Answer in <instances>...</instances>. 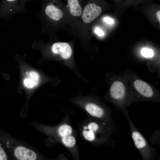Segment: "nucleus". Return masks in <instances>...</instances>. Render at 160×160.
<instances>
[{"instance_id":"obj_1","label":"nucleus","mask_w":160,"mask_h":160,"mask_svg":"<svg viewBox=\"0 0 160 160\" xmlns=\"http://www.w3.org/2000/svg\"><path fill=\"white\" fill-rule=\"evenodd\" d=\"M41 10L36 15L40 20L42 31L47 33L51 38L55 37L56 33L63 25L67 13L62 0H43Z\"/></svg>"},{"instance_id":"obj_20","label":"nucleus","mask_w":160,"mask_h":160,"mask_svg":"<svg viewBox=\"0 0 160 160\" xmlns=\"http://www.w3.org/2000/svg\"><path fill=\"white\" fill-rule=\"evenodd\" d=\"M116 0V1H117V0Z\"/></svg>"},{"instance_id":"obj_7","label":"nucleus","mask_w":160,"mask_h":160,"mask_svg":"<svg viewBox=\"0 0 160 160\" xmlns=\"http://www.w3.org/2000/svg\"><path fill=\"white\" fill-rule=\"evenodd\" d=\"M50 50L52 54L59 55L64 59L70 58L72 54L71 46L65 42H55L51 44Z\"/></svg>"},{"instance_id":"obj_9","label":"nucleus","mask_w":160,"mask_h":160,"mask_svg":"<svg viewBox=\"0 0 160 160\" xmlns=\"http://www.w3.org/2000/svg\"><path fill=\"white\" fill-rule=\"evenodd\" d=\"M14 156L19 160H34L38 158L36 153L34 151L22 145H18L13 149Z\"/></svg>"},{"instance_id":"obj_6","label":"nucleus","mask_w":160,"mask_h":160,"mask_svg":"<svg viewBox=\"0 0 160 160\" xmlns=\"http://www.w3.org/2000/svg\"><path fill=\"white\" fill-rule=\"evenodd\" d=\"M84 109L92 118L108 122V113L96 104L91 102L87 103L84 105Z\"/></svg>"},{"instance_id":"obj_10","label":"nucleus","mask_w":160,"mask_h":160,"mask_svg":"<svg viewBox=\"0 0 160 160\" xmlns=\"http://www.w3.org/2000/svg\"><path fill=\"white\" fill-rule=\"evenodd\" d=\"M125 93V88L123 84L120 81H116L112 84L110 89L111 97L115 100L122 99Z\"/></svg>"},{"instance_id":"obj_12","label":"nucleus","mask_w":160,"mask_h":160,"mask_svg":"<svg viewBox=\"0 0 160 160\" xmlns=\"http://www.w3.org/2000/svg\"><path fill=\"white\" fill-rule=\"evenodd\" d=\"M26 77L23 81V84L27 88L31 89L36 85L39 83V74L35 71H30L27 73Z\"/></svg>"},{"instance_id":"obj_4","label":"nucleus","mask_w":160,"mask_h":160,"mask_svg":"<svg viewBox=\"0 0 160 160\" xmlns=\"http://www.w3.org/2000/svg\"><path fill=\"white\" fill-rule=\"evenodd\" d=\"M34 0H1L0 3V18L8 21L17 13L28 12L25 8V5L28 1Z\"/></svg>"},{"instance_id":"obj_2","label":"nucleus","mask_w":160,"mask_h":160,"mask_svg":"<svg viewBox=\"0 0 160 160\" xmlns=\"http://www.w3.org/2000/svg\"><path fill=\"white\" fill-rule=\"evenodd\" d=\"M43 130L50 137L67 148L74 158L78 159L79 156L76 133L68 120H64L55 127H45Z\"/></svg>"},{"instance_id":"obj_15","label":"nucleus","mask_w":160,"mask_h":160,"mask_svg":"<svg viewBox=\"0 0 160 160\" xmlns=\"http://www.w3.org/2000/svg\"><path fill=\"white\" fill-rule=\"evenodd\" d=\"M141 53L142 55L146 57H151L153 55V52L152 50L147 48L143 49Z\"/></svg>"},{"instance_id":"obj_17","label":"nucleus","mask_w":160,"mask_h":160,"mask_svg":"<svg viewBox=\"0 0 160 160\" xmlns=\"http://www.w3.org/2000/svg\"><path fill=\"white\" fill-rule=\"evenodd\" d=\"M103 20L105 23L108 24H111L114 22L113 20L109 17H105L103 18Z\"/></svg>"},{"instance_id":"obj_14","label":"nucleus","mask_w":160,"mask_h":160,"mask_svg":"<svg viewBox=\"0 0 160 160\" xmlns=\"http://www.w3.org/2000/svg\"><path fill=\"white\" fill-rule=\"evenodd\" d=\"M8 159L7 154L0 143V160H6Z\"/></svg>"},{"instance_id":"obj_13","label":"nucleus","mask_w":160,"mask_h":160,"mask_svg":"<svg viewBox=\"0 0 160 160\" xmlns=\"http://www.w3.org/2000/svg\"><path fill=\"white\" fill-rule=\"evenodd\" d=\"M132 138L136 148L139 150L144 149L147 146L146 141L138 131L134 130L132 133Z\"/></svg>"},{"instance_id":"obj_19","label":"nucleus","mask_w":160,"mask_h":160,"mask_svg":"<svg viewBox=\"0 0 160 160\" xmlns=\"http://www.w3.org/2000/svg\"><path fill=\"white\" fill-rule=\"evenodd\" d=\"M131 0V1H137V0Z\"/></svg>"},{"instance_id":"obj_16","label":"nucleus","mask_w":160,"mask_h":160,"mask_svg":"<svg viewBox=\"0 0 160 160\" xmlns=\"http://www.w3.org/2000/svg\"><path fill=\"white\" fill-rule=\"evenodd\" d=\"M94 31L95 33L100 37L103 36L104 35L103 31L98 27H95Z\"/></svg>"},{"instance_id":"obj_18","label":"nucleus","mask_w":160,"mask_h":160,"mask_svg":"<svg viewBox=\"0 0 160 160\" xmlns=\"http://www.w3.org/2000/svg\"><path fill=\"white\" fill-rule=\"evenodd\" d=\"M160 11L159 10L157 12L156 16H157V17L158 19V20L159 21V22H160Z\"/></svg>"},{"instance_id":"obj_5","label":"nucleus","mask_w":160,"mask_h":160,"mask_svg":"<svg viewBox=\"0 0 160 160\" xmlns=\"http://www.w3.org/2000/svg\"><path fill=\"white\" fill-rule=\"evenodd\" d=\"M103 3L102 0H87L81 18L82 22L88 25L98 16L102 12Z\"/></svg>"},{"instance_id":"obj_8","label":"nucleus","mask_w":160,"mask_h":160,"mask_svg":"<svg viewBox=\"0 0 160 160\" xmlns=\"http://www.w3.org/2000/svg\"><path fill=\"white\" fill-rule=\"evenodd\" d=\"M87 0H67V13L74 19L81 18L84 5Z\"/></svg>"},{"instance_id":"obj_11","label":"nucleus","mask_w":160,"mask_h":160,"mask_svg":"<svg viewBox=\"0 0 160 160\" xmlns=\"http://www.w3.org/2000/svg\"><path fill=\"white\" fill-rule=\"evenodd\" d=\"M134 85L137 91L143 96L149 98L153 96V92L152 88L146 82L137 80L134 81Z\"/></svg>"},{"instance_id":"obj_3","label":"nucleus","mask_w":160,"mask_h":160,"mask_svg":"<svg viewBox=\"0 0 160 160\" xmlns=\"http://www.w3.org/2000/svg\"><path fill=\"white\" fill-rule=\"evenodd\" d=\"M105 121L91 118L84 121L79 128L80 132L85 140L95 143L103 140L106 132Z\"/></svg>"}]
</instances>
